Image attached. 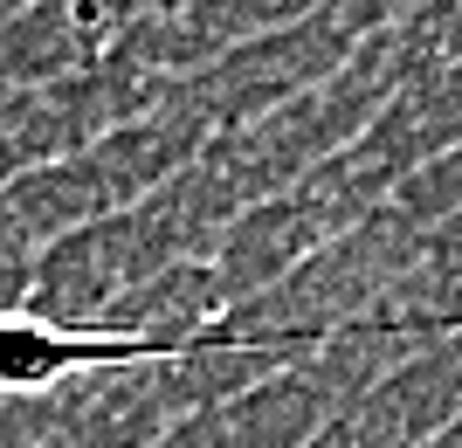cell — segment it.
<instances>
[{"mask_svg": "<svg viewBox=\"0 0 462 448\" xmlns=\"http://www.w3.org/2000/svg\"><path fill=\"white\" fill-rule=\"evenodd\" d=\"M310 345L297 338H242V332H104V325H42V317H0V393H49L77 372H132V366H166V359H200V352H283Z\"/></svg>", "mask_w": 462, "mask_h": 448, "instance_id": "1", "label": "cell"}]
</instances>
